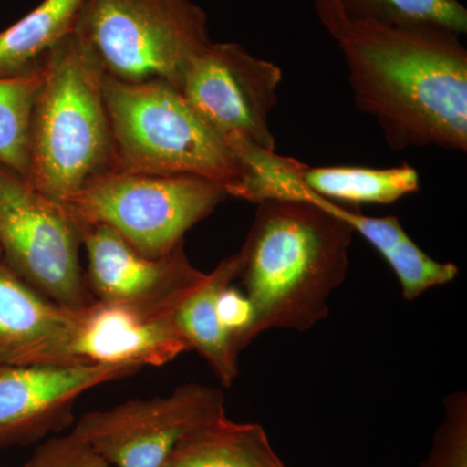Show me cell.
Here are the masks:
<instances>
[{"instance_id":"1","label":"cell","mask_w":467,"mask_h":467,"mask_svg":"<svg viewBox=\"0 0 467 467\" xmlns=\"http://www.w3.org/2000/svg\"><path fill=\"white\" fill-rule=\"evenodd\" d=\"M441 26L349 21L335 41L356 109L374 117L392 150H467V51Z\"/></svg>"},{"instance_id":"10","label":"cell","mask_w":467,"mask_h":467,"mask_svg":"<svg viewBox=\"0 0 467 467\" xmlns=\"http://www.w3.org/2000/svg\"><path fill=\"white\" fill-rule=\"evenodd\" d=\"M82 245L88 260L86 285L101 303L175 313L207 276L190 263L183 244L167 256L150 259L109 227L85 225Z\"/></svg>"},{"instance_id":"15","label":"cell","mask_w":467,"mask_h":467,"mask_svg":"<svg viewBox=\"0 0 467 467\" xmlns=\"http://www.w3.org/2000/svg\"><path fill=\"white\" fill-rule=\"evenodd\" d=\"M239 275L241 256L235 254L221 261L175 312V324L189 349L196 350L207 361L225 387L232 386L239 376L241 350L221 321L217 303L221 292Z\"/></svg>"},{"instance_id":"5","label":"cell","mask_w":467,"mask_h":467,"mask_svg":"<svg viewBox=\"0 0 467 467\" xmlns=\"http://www.w3.org/2000/svg\"><path fill=\"white\" fill-rule=\"evenodd\" d=\"M73 33L107 77L178 88L212 43L207 14L192 0H86Z\"/></svg>"},{"instance_id":"23","label":"cell","mask_w":467,"mask_h":467,"mask_svg":"<svg viewBox=\"0 0 467 467\" xmlns=\"http://www.w3.org/2000/svg\"><path fill=\"white\" fill-rule=\"evenodd\" d=\"M5 368V367H0V368Z\"/></svg>"},{"instance_id":"22","label":"cell","mask_w":467,"mask_h":467,"mask_svg":"<svg viewBox=\"0 0 467 467\" xmlns=\"http://www.w3.org/2000/svg\"><path fill=\"white\" fill-rule=\"evenodd\" d=\"M23 467H112L73 432L48 439Z\"/></svg>"},{"instance_id":"20","label":"cell","mask_w":467,"mask_h":467,"mask_svg":"<svg viewBox=\"0 0 467 467\" xmlns=\"http://www.w3.org/2000/svg\"><path fill=\"white\" fill-rule=\"evenodd\" d=\"M347 21L386 26H441L467 32V9L459 0H340Z\"/></svg>"},{"instance_id":"8","label":"cell","mask_w":467,"mask_h":467,"mask_svg":"<svg viewBox=\"0 0 467 467\" xmlns=\"http://www.w3.org/2000/svg\"><path fill=\"white\" fill-rule=\"evenodd\" d=\"M225 416L221 389L186 383L167 396L86 413L72 432L112 467H161L183 439Z\"/></svg>"},{"instance_id":"18","label":"cell","mask_w":467,"mask_h":467,"mask_svg":"<svg viewBox=\"0 0 467 467\" xmlns=\"http://www.w3.org/2000/svg\"><path fill=\"white\" fill-rule=\"evenodd\" d=\"M299 181L309 192L339 204H391L420 190V174L408 164L387 169L304 164Z\"/></svg>"},{"instance_id":"6","label":"cell","mask_w":467,"mask_h":467,"mask_svg":"<svg viewBox=\"0 0 467 467\" xmlns=\"http://www.w3.org/2000/svg\"><path fill=\"white\" fill-rule=\"evenodd\" d=\"M223 184L193 177L109 171L64 204L82 225H103L150 259L167 256L225 201Z\"/></svg>"},{"instance_id":"16","label":"cell","mask_w":467,"mask_h":467,"mask_svg":"<svg viewBox=\"0 0 467 467\" xmlns=\"http://www.w3.org/2000/svg\"><path fill=\"white\" fill-rule=\"evenodd\" d=\"M161 467H285L259 423L227 416L183 439Z\"/></svg>"},{"instance_id":"13","label":"cell","mask_w":467,"mask_h":467,"mask_svg":"<svg viewBox=\"0 0 467 467\" xmlns=\"http://www.w3.org/2000/svg\"><path fill=\"white\" fill-rule=\"evenodd\" d=\"M75 350L91 364L162 367L189 350L175 313L144 310L95 300L79 310Z\"/></svg>"},{"instance_id":"2","label":"cell","mask_w":467,"mask_h":467,"mask_svg":"<svg viewBox=\"0 0 467 467\" xmlns=\"http://www.w3.org/2000/svg\"><path fill=\"white\" fill-rule=\"evenodd\" d=\"M238 252L252 321L247 346L264 331L306 333L328 316L331 294L346 281L352 227L300 201L259 202Z\"/></svg>"},{"instance_id":"17","label":"cell","mask_w":467,"mask_h":467,"mask_svg":"<svg viewBox=\"0 0 467 467\" xmlns=\"http://www.w3.org/2000/svg\"><path fill=\"white\" fill-rule=\"evenodd\" d=\"M86 0H42L26 16L0 33V77L23 75L38 66L58 42L75 32Z\"/></svg>"},{"instance_id":"4","label":"cell","mask_w":467,"mask_h":467,"mask_svg":"<svg viewBox=\"0 0 467 467\" xmlns=\"http://www.w3.org/2000/svg\"><path fill=\"white\" fill-rule=\"evenodd\" d=\"M104 99L112 171L202 178L223 184L227 196L241 182L238 156L177 86L160 79L117 81L104 75Z\"/></svg>"},{"instance_id":"21","label":"cell","mask_w":467,"mask_h":467,"mask_svg":"<svg viewBox=\"0 0 467 467\" xmlns=\"http://www.w3.org/2000/svg\"><path fill=\"white\" fill-rule=\"evenodd\" d=\"M445 417L420 467H467V398L453 393L444 401Z\"/></svg>"},{"instance_id":"14","label":"cell","mask_w":467,"mask_h":467,"mask_svg":"<svg viewBox=\"0 0 467 467\" xmlns=\"http://www.w3.org/2000/svg\"><path fill=\"white\" fill-rule=\"evenodd\" d=\"M282 201L310 202L352 227L353 232L370 243L391 266L405 300H416L430 288L450 284L459 275V267L454 264L439 263L420 250L405 232L398 217H368L350 211L339 202L327 201L309 192L299 180L288 184Z\"/></svg>"},{"instance_id":"19","label":"cell","mask_w":467,"mask_h":467,"mask_svg":"<svg viewBox=\"0 0 467 467\" xmlns=\"http://www.w3.org/2000/svg\"><path fill=\"white\" fill-rule=\"evenodd\" d=\"M42 84L41 61L23 75L0 77V165L27 180L30 121Z\"/></svg>"},{"instance_id":"9","label":"cell","mask_w":467,"mask_h":467,"mask_svg":"<svg viewBox=\"0 0 467 467\" xmlns=\"http://www.w3.org/2000/svg\"><path fill=\"white\" fill-rule=\"evenodd\" d=\"M281 67L236 43H213L195 57L180 90L230 147L250 143L275 150L269 116L278 103Z\"/></svg>"},{"instance_id":"3","label":"cell","mask_w":467,"mask_h":467,"mask_svg":"<svg viewBox=\"0 0 467 467\" xmlns=\"http://www.w3.org/2000/svg\"><path fill=\"white\" fill-rule=\"evenodd\" d=\"M41 67L26 181L48 198L66 202L113 168L104 73L75 33L42 57Z\"/></svg>"},{"instance_id":"12","label":"cell","mask_w":467,"mask_h":467,"mask_svg":"<svg viewBox=\"0 0 467 467\" xmlns=\"http://www.w3.org/2000/svg\"><path fill=\"white\" fill-rule=\"evenodd\" d=\"M78 324L79 310L43 296L0 259V367L91 364L75 350Z\"/></svg>"},{"instance_id":"7","label":"cell","mask_w":467,"mask_h":467,"mask_svg":"<svg viewBox=\"0 0 467 467\" xmlns=\"http://www.w3.org/2000/svg\"><path fill=\"white\" fill-rule=\"evenodd\" d=\"M84 225L54 201L0 165V259L58 306L72 310L94 303L79 260Z\"/></svg>"},{"instance_id":"11","label":"cell","mask_w":467,"mask_h":467,"mask_svg":"<svg viewBox=\"0 0 467 467\" xmlns=\"http://www.w3.org/2000/svg\"><path fill=\"white\" fill-rule=\"evenodd\" d=\"M140 368L131 365H34L0 368V448L26 445L73 420L82 393Z\"/></svg>"}]
</instances>
